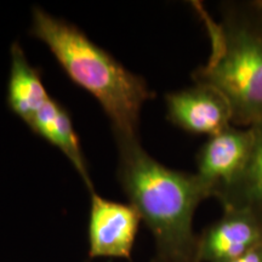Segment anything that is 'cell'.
<instances>
[{"label": "cell", "mask_w": 262, "mask_h": 262, "mask_svg": "<svg viewBox=\"0 0 262 262\" xmlns=\"http://www.w3.org/2000/svg\"><path fill=\"white\" fill-rule=\"evenodd\" d=\"M118 179L155 238L157 256L195 262L193 217L198 205L210 198L196 173L163 165L136 142L119 147Z\"/></svg>", "instance_id": "6da1fadb"}, {"label": "cell", "mask_w": 262, "mask_h": 262, "mask_svg": "<svg viewBox=\"0 0 262 262\" xmlns=\"http://www.w3.org/2000/svg\"><path fill=\"white\" fill-rule=\"evenodd\" d=\"M31 34L50 49L68 77L93 95L112 123L118 147L140 142V113L155 97L143 78L134 74L63 19L33 9Z\"/></svg>", "instance_id": "7a4b0ae2"}, {"label": "cell", "mask_w": 262, "mask_h": 262, "mask_svg": "<svg viewBox=\"0 0 262 262\" xmlns=\"http://www.w3.org/2000/svg\"><path fill=\"white\" fill-rule=\"evenodd\" d=\"M193 6L210 40L208 61L193 72V81L227 98L234 126L255 125L262 120V0L224 3L220 19L201 3Z\"/></svg>", "instance_id": "3957f363"}, {"label": "cell", "mask_w": 262, "mask_h": 262, "mask_svg": "<svg viewBox=\"0 0 262 262\" xmlns=\"http://www.w3.org/2000/svg\"><path fill=\"white\" fill-rule=\"evenodd\" d=\"M88 239L91 258L130 260L141 220L135 206L91 192Z\"/></svg>", "instance_id": "277c9868"}, {"label": "cell", "mask_w": 262, "mask_h": 262, "mask_svg": "<svg viewBox=\"0 0 262 262\" xmlns=\"http://www.w3.org/2000/svg\"><path fill=\"white\" fill-rule=\"evenodd\" d=\"M253 146L251 127L228 126L210 136L196 155V176L217 198L237 181L247 165Z\"/></svg>", "instance_id": "5b68a950"}, {"label": "cell", "mask_w": 262, "mask_h": 262, "mask_svg": "<svg viewBox=\"0 0 262 262\" xmlns=\"http://www.w3.org/2000/svg\"><path fill=\"white\" fill-rule=\"evenodd\" d=\"M224 210L198 237L195 262H232L262 243V215L248 209Z\"/></svg>", "instance_id": "8992f818"}, {"label": "cell", "mask_w": 262, "mask_h": 262, "mask_svg": "<svg viewBox=\"0 0 262 262\" xmlns=\"http://www.w3.org/2000/svg\"><path fill=\"white\" fill-rule=\"evenodd\" d=\"M166 116L173 125L194 135L209 137L232 124V108L220 91L203 84L165 96Z\"/></svg>", "instance_id": "52a82bcc"}, {"label": "cell", "mask_w": 262, "mask_h": 262, "mask_svg": "<svg viewBox=\"0 0 262 262\" xmlns=\"http://www.w3.org/2000/svg\"><path fill=\"white\" fill-rule=\"evenodd\" d=\"M28 126L33 133L60 149L83 179L90 193L94 192L93 182L88 171L86 160L81 152L79 139L75 133L68 111L56 100H52L50 97V100L44 104L37 116L33 118Z\"/></svg>", "instance_id": "ba28073f"}, {"label": "cell", "mask_w": 262, "mask_h": 262, "mask_svg": "<svg viewBox=\"0 0 262 262\" xmlns=\"http://www.w3.org/2000/svg\"><path fill=\"white\" fill-rule=\"evenodd\" d=\"M10 55L11 67L6 90V103L9 110L28 125L50 100V96L42 84L40 73L29 63L24 49L17 41L11 45Z\"/></svg>", "instance_id": "9c48e42d"}, {"label": "cell", "mask_w": 262, "mask_h": 262, "mask_svg": "<svg viewBox=\"0 0 262 262\" xmlns=\"http://www.w3.org/2000/svg\"><path fill=\"white\" fill-rule=\"evenodd\" d=\"M253 146L243 172L217 196L224 209H248L262 215V120L250 126Z\"/></svg>", "instance_id": "30bf717a"}, {"label": "cell", "mask_w": 262, "mask_h": 262, "mask_svg": "<svg viewBox=\"0 0 262 262\" xmlns=\"http://www.w3.org/2000/svg\"><path fill=\"white\" fill-rule=\"evenodd\" d=\"M232 262H262V243Z\"/></svg>", "instance_id": "8fae6325"}, {"label": "cell", "mask_w": 262, "mask_h": 262, "mask_svg": "<svg viewBox=\"0 0 262 262\" xmlns=\"http://www.w3.org/2000/svg\"><path fill=\"white\" fill-rule=\"evenodd\" d=\"M152 262H175V261H169V260H164V258H160V257H158L157 256L155 260H153Z\"/></svg>", "instance_id": "7c38bea8"}]
</instances>
